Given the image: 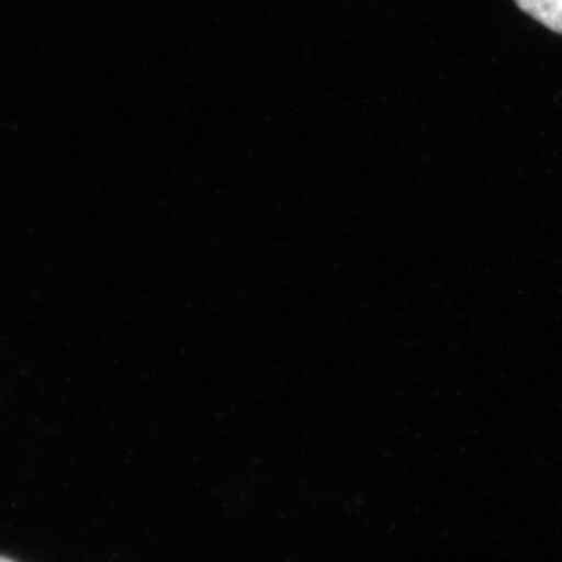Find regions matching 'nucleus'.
<instances>
[{
	"mask_svg": "<svg viewBox=\"0 0 562 562\" xmlns=\"http://www.w3.org/2000/svg\"><path fill=\"white\" fill-rule=\"evenodd\" d=\"M517 5L552 32L562 35V0H516Z\"/></svg>",
	"mask_w": 562,
	"mask_h": 562,
	"instance_id": "1",
	"label": "nucleus"
}]
</instances>
